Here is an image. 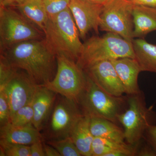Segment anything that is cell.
Instances as JSON below:
<instances>
[{
    "instance_id": "cell-1",
    "label": "cell",
    "mask_w": 156,
    "mask_h": 156,
    "mask_svg": "<svg viewBox=\"0 0 156 156\" xmlns=\"http://www.w3.org/2000/svg\"><path fill=\"white\" fill-rule=\"evenodd\" d=\"M1 54L12 67L25 71L39 86H44L54 78L56 56L45 38L21 42Z\"/></svg>"
},
{
    "instance_id": "cell-2",
    "label": "cell",
    "mask_w": 156,
    "mask_h": 156,
    "mask_svg": "<svg viewBox=\"0 0 156 156\" xmlns=\"http://www.w3.org/2000/svg\"><path fill=\"white\" fill-rule=\"evenodd\" d=\"M44 34L48 48L56 56H64L77 62L83 44L69 8L49 17Z\"/></svg>"
},
{
    "instance_id": "cell-3",
    "label": "cell",
    "mask_w": 156,
    "mask_h": 156,
    "mask_svg": "<svg viewBox=\"0 0 156 156\" xmlns=\"http://www.w3.org/2000/svg\"><path fill=\"white\" fill-rule=\"evenodd\" d=\"M83 51L77 63L83 69L98 62L118 58H135L132 42L117 34L107 32L103 36H93L83 43Z\"/></svg>"
},
{
    "instance_id": "cell-4",
    "label": "cell",
    "mask_w": 156,
    "mask_h": 156,
    "mask_svg": "<svg viewBox=\"0 0 156 156\" xmlns=\"http://www.w3.org/2000/svg\"><path fill=\"white\" fill-rule=\"evenodd\" d=\"M128 108L118 116V122L124 128L125 140L134 145L144 138L150 126L156 125V114L152 107L147 108L142 92L128 95Z\"/></svg>"
},
{
    "instance_id": "cell-5",
    "label": "cell",
    "mask_w": 156,
    "mask_h": 156,
    "mask_svg": "<svg viewBox=\"0 0 156 156\" xmlns=\"http://www.w3.org/2000/svg\"><path fill=\"white\" fill-rule=\"evenodd\" d=\"M56 74L44 87L79 104L87 87V74L76 62L64 56H56Z\"/></svg>"
},
{
    "instance_id": "cell-6",
    "label": "cell",
    "mask_w": 156,
    "mask_h": 156,
    "mask_svg": "<svg viewBox=\"0 0 156 156\" xmlns=\"http://www.w3.org/2000/svg\"><path fill=\"white\" fill-rule=\"evenodd\" d=\"M13 7H0L1 52L21 42L44 38V34Z\"/></svg>"
},
{
    "instance_id": "cell-7",
    "label": "cell",
    "mask_w": 156,
    "mask_h": 156,
    "mask_svg": "<svg viewBox=\"0 0 156 156\" xmlns=\"http://www.w3.org/2000/svg\"><path fill=\"white\" fill-rule=\"evenodd\" d=\"M87 76V87L79 102L83 113L117 123L118 115L122 112L124 98L110 95Z\"/></svg>"
},
{
    "instance_id": "cell-8",
    "label": "cell",
    "mask_w": 156,
    "mask_h": 156,
    "mask_svg": "<svg viewBox=\"0 0 156 156\" xmlns=\"http://www.w3.org/2000/svg\"><path fill=\"white\" fill-rule=\"evenodd\" d=\"M134 4L129 0H110L104 5L100 16L99 30L117 34L132 42Z\"/></svg>"
},
{
    "instance_id": "cell-9",
    "label": "cell",
    "mask_w": 156,
    "mask_h": 156,
    "mask_svg": "<svg viewBox=\"0 0 156 156\" xmlns=\"http://www.w3.org/2000/svg\"><path fill=\"white\" fill-rule=\"evenodd\" d=\"M40 86L25 72L15 68L7 82L0 85L10 107L11 118L17 110L32 102Z\"/></svg>"
},
{
    "instance_id": "cell-10",
    "label": "cell",
    "mask_w": 156,
    "mask_h": 156,
    "mask_svg": "<svg viewBox=\"0 0 156 156\" xmlns=\"http://www.w3.org/2000/svg\"><path fill=\"white\" fill-rule=\"evenodd\" d=\"M64 98L56 104L50 120V134L55 140L70 137L73 128L84 115L79 104Z\"/></svg>"
},
{
    "instance_id": "cell-11",
    "label": "cell",
    "mask_w": 156,
    "mask_h": 156,
    "mask_svg": "<svg viewBox=\"0 0 156 156\" xmlns=\"http://www.w3.org/2000/svg\"><path fill=\"white\" fill-rule=\"evenodd\" d=\"M69 8L81 39L85 40L91 30H93L98 34L100 16L104 5L87 0H70Z\"/></svg>"
},
{
    "instance_id": "cell-12",
    "label": "cell",
    "mask_w": 156,
    "mask_h": 156,
    "mask_svg": "<svg viewBox=\"0 0 156 156\" xmlns=\"http://www.w3.org/2000/svg\"><path fill=\"white\" fill-rule=\"evenodd\" d=\"M88 76L102 90L115 97H122L125 91L111 61L95 62L84 69Z\"/></svg>"
},
{
    "instance_id": "cell-13",
    "label": "cell",
    "mask_w": 156,
    "mask_h": 156,
    "mask_svg": "<svg viewBox=\"0 0 156 156\" xmlns=\"http://www.w3.org/2000/svg\"><path fill=\"white\" fill-rule=\"evenodd\" d=\"M127 95L141 92L138 84V76L142 72L139 63L134 58H118L111 61Z\"/></svg>"
},
{
    "instance_id": "cell-14",
    "label": "cell",
    "mask_w": 156,
    "mask_h": 156,
    "mask_svg": "<svg viewBox=\"0 0 156 156\" xmlns=\"http://www.w3.org/2000/svg\"><path fill=\"white\" fill-rule=\"evenodd\" d=\"M0 137L1 141L28 146L42 138L40 131L33 124L16 126L10 122L1 126Z\"/></svg>"
},
{
    "instance_id": "cell-15",
    "label": "cell",
    "mask_w": 156,
    "mask_h": 156,
    "mask_svg": "<svg viewBox=\"0 0 156 156\" xmlns=\"http://www.w3.org/2000/svg\"><path fill=\"white\" fill-rule=\"evenodd\" d=\"M133 17L134 38L144 39L156 30V8L134 4Z\"/></svg>"
},
{
    "instance_id": "cell-16",
    "label": "cell",
    "mask_w": 156,
    "mask_h": 156,
    "mask_svg": "<svg viewBox=\"0 0 156 156\" xmlns=\"http://www.w3.org/2000/svg\"><path fill=\"white\" fill-rule=\"evenodd\" d=\"M136 144L121 143L99 137H94L92 156H136Z\"/></svg>"
},
{
    "instance_id": "cell-17",
    "label": "cell",
    "mask_w": 156,
    "mask_h": 156,
    "mask_svg": "<svg viewBox=\"0 0 156 156\" xmlns=\"http://www.w3.org/2000/svg\"><path fill=\"white\" fill-rule=\"evenodd\" d=\"M55 93L47 87L40 86L34 97L32 102L34 111L33 125L39 131L50 114Z\"/></svg>"
},
{
    "instance_id": "cell-18",
    "label": "cell",
    "mask_w": 156,
    "mask_h": 156,
    "mask_svg": "<svg viewBox=\"0 0 156 156\" xmlns=\"http://www.w3.org/2000/svg\"><path fill=\"white\" fill-rule=\"evenodd\" d=\"M90 117L84 115L73 128L70 136L82 156H92L94 136L90 130Z\"/></svg>"
},
{
    "instance_id": "cell-19",
    "label": "cell",
    "mask_w": 156,
    "mask_h": 156,
    "mask_svg": "<svg viewBox=\"0 0 156 156\" xmlns=\"http://www.w3.org/2000/svg\"><path fill=\"white\" fill-rule=\"evenodd\" d=\"M15 8L26 19L44 33L49 17L43 0H23Z\"/></svg>"
},
{
    "instance_id": "cell-20",
    "label": "cell",
    "mask_w": 156,
    "mask_h": 156,
    "mask_svg": "<svg viewBox=\"0 0 156 156\" xmlns=\"http://www.w3.org/2000/svg\"><path fill=\"white\" fill-rule=\"evenodd\" d=\"M132 44L135 58L142 72L156 73V45L142 38L134 39Z\"/></svg>"
},
{
    "instance_id": "cell-21",
    "label": "cell",
    "mask_w": 156,
    "mask_h": 156,
    "mask_svg": "<svg viewBox=\"0 0 156 156\" xmlns=\"http://www.w3.org/2000/svg\"><path fill=\"white\" fill-rule=\"evenodd\" d=\"M90 127L94 137L126 142L124 130L112 121L99 117H90Z\"/></svg>"
},
{
    "instance_id": "cell-22",
    "label": "cell",
    "mask_w": 156,
    "mask_h": 156,
    "mask_svg": "<svg viewBox=\"0 0 156 156\" xmlns=\"http://www.w3.org/2000/svg\"><path fill=\"white\" fill-rule=\"evenodd\" d=\"M32 102L15 112L11 117L10 122L16 126H24L33 124L34 111Z\"/></svg>"
},
{
    "instance_id": "cell-23",
    "label": "cell",
    "mask_w": 156,
    "mask_h": 156,
    "mask_svg": "<svg viewBox=\"0 0 156 156\" xmlns=\"http://www.w3.org/2000/svg\"><path fill=\"white\" fill-rule=\"evenodd\" d=\"M49 144L57 150L61 156H82L70 137L53 140Z\"/></svg>"
},
{
    "instance_id": "cell-24",
    "label": "cell",
    "mask_w": 156,
    "mask_h": 156,
    "mask_svg": "<svg viewBox=\"0 0 156 156\" xmlns=\"http://www.w3.org/2000/svg\"><path fill=\"white\" fill-rule=\"evenodd\" d=\"M1 156H30V147L0 140Z\"/></svg>"
},
{
    "instance_id": "cell-25",
    "label": "cell",
    "mask_w": 156,
    "mask_h": 156,
    "mask_svg": "<svg viewBox=\"0 0 156 156\" xmlns=\"http://www.w3.org/2000/svg\"><path fill=\"white\" fill-rule=\"evenodd\" d=\"M48 17L56 16L69 8L70 0H43Z\"/></svg>"
},
{
    "instance_id": "cell-26",
    "label": "cell",
    "mask_w": 156,
    "mask_h": 156,
    "mask_svg": "<svg viewBox=\"0 0 156 156\" xmlns=\"http://www.w3.org/2000/svg\"><path fill=\"white\" fill-rule=\"evenodd\" d=\"M11 112L5 94L0 90V124L1 126L10 122Z\"/></svg>"
},
{
    "instance_id": "cell-27",
    "label": "cell",
    "mask_w": 156,
    "mask_h": 156,
    "mask_svg": "<svg viewBox=\"0 0 156 156\" xmlns=\"http://www.w3.org/2000/svg\"><path fill=\"white\" fill-rule=\"evenodd\" d=\"M136 156H156V153L151 146L144 140V142L142 143L141 146L140 142L136 144Z\"/></svg>"
},
{
    "instance_id": "cell-28",
    "label": "cell",
    "mask_w": 156,
    "mask_h": 156,
    "mask_svg": "<svg viewBox=\"0 0 156 156\" xmlns=\"http://www.w3.org/2000/svg\"><path fill=\"white\" fill-rule=\"evenodd\" d=\"M144 139L151 146L156 153V125L151 126L147 129Z\"/></svg>"
},
{
    "instance_id": "cell-29",
    "label": "cell",
    "mask_w": 156,
    "mask_h": 156,
    "mask_svg": "<svg viewBox=\"0 0 156 156\" xmlns=\"http://www.w3.org/2000/svg\"><path fill=\"white\" fill-rule=\"evenodd\" d=\"M30 156H45L44 147L41 140L37 141L30 145Z\"/></svg>"
},
{
    "instance_id": "cell-30",
    "label": "cell",
    "mask_w": 156,
    "mask_h": 156,
    "mask_svg": "<svg viewBox=\"0 0 156 156\" xmlns=\"http://www.w3.org/2000/svg\"><path fill=\"white\" fill-rule=\"evenodd\" d=\"M44 147L45 156H61L57 150L51 145H44Z\"/></svg>"
},
{
    "instance_id": "cell-31",
    "label": "cell",
    "mask_w": 156,
    "mask_h": 156,
    "mask_svg": "<svg viewBox=\"0 0 156 156\" xmlns=\"http://www.w3.org/2000/svg\"><path fill=\"white\" fill-rule=\"evenodd\" d=\"M23 0H0L1 6L16 8Z\"/></svg>"
},
{
    "instance_id": "cell-32",
    "label": "cell",
    "mask_w": 156,
    "mask_h": 156,
    "mask_svg": "<svg viewBox=\"0 0 156 156\" xmlns=\"http://www.w3.org/2000/svg\"><path fill=\"white\" fill-rule=\"evenodd\" d=\"M134 5L156 8V0H134Z\"/></svg>"
},
{
    "instance_id": "cell-33",
    "label": "cell",
    "mask_w": 156,
    "mask_h": 156,
    "mask_svg": "<svg viewBox=\"0 0 156 156\" xmlns=\"http://www.w3.org/2000/svg\"><path fill=\"white\" fill-rule=\"evenodd\" d=\"M87 1H90V2H93L99 3V4L105 5V3L108 2L110 0H87Z\"/></svg>"
},
{
    "instance_id": "cell-34",
    "label": "cell",
    "mask_w": 156,
    "mask_h": 156,
    "mask_svg": "<svg viewBox=\"0 0 156 156\" xmlns=\"http://www.w3.org/2000/svg\"><path fill=\"white\" fill-rule=\"evenodd\" d=\"M129 1H131V2L133 3V2H134V0H129Z\"/></svg>"
}]
</instances>
